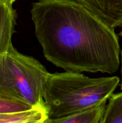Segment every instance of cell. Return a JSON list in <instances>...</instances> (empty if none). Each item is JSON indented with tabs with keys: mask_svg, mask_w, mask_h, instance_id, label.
I'll use <instances>...</instances> for the list:
<instances>
[{
	"mask_svg": "<svg viewBox=\"0 0 122 123\" xmlns=\"http://www.w3.org/2000/svg\"><path fill=\"white\" fill-rule=\"evenodd\" d=\"M31 19L44 57L66 71L112 74L120 66L114 29L75 0H39Z\"/></svg>",
	"mask_w": 122,
	"mask_h": 123,
	"instance_id": "6da1fadb",
	"label": "cell"
},
{
	"mask_svg": "<svg viewBox=\"0 0 122 123\" xmlns=\"http://www.w3.org/2000/svg\"><path fill=\"white\" fill-rule=\"evenodd\" d=\"M106 101H102L70 116L53 120L50 123H100L105 113Z\"/></svg>",
	"mask_w": 122,
	"mask_h": 123,
	"instance_id": "52a82bcc",
	"label": "cell"
},
{
	"mask_svg": "<svg viewBox=\"0 0 122 123\" xmlns=\"http://www.w3.org/2000/svg\"><path fill=\"white\" fill-rule=\"evenodd\" d=\"M120 54H121V60H122V81H121V85H120V89L122 91V50H120Z\"/></svg>",
	"mask_w": 122,
	"mask_h": 123,
	"instance_id": "30bf717a",
	"label": "cell"
},
{
	"mask_svg": "<svg viewBox=\"0 0 122 123\" xmlns=\"http://www.w3.org/2000/svg\"><path fill=\"white\" fill-rule=\"evenodd\" d=\"M33 108L35 107L26 102L14 98L0 96V114L23 111Z\"/></svg>",
	"mask_w": 122,
	"mask_h": 123,
	"instance_id": "9c48e42d",
	"label": "cell"
},
{
	"mask_svg": "<svg viewBox=\"0 0 122 123\" xmlns=\"http://www.w3.org/2000/svg\"><path fill=\"white\" fill-rule=\"evenodd\" d=\"M17 17L13 4L0 1V55L13 45L11 38L15 32Z\"/></svg>",
	"mask_w": 122,
	"mask_h": 123,
	"instance_id": "5b68a950",
	"label": "cell"
},
{
	"mask_svg": "<svg viewBox=\"0 0 122 123\" xmlns=\"http://www.w3.org/2000/svg\"><path fill=\"white\" fill-rule=\"evenodd\" d=\"M47 119V111L45 106L0 114V123H45Z\"/></svg>",
	"mask_w": 122,
	"mask_h": 123,
	"instance_id": "8992f818",
	"label": "cell"
},
{
	"mask_svg": "<svg viewBox=\"0 0 122 123\" xmlns=\"http://www.w3.org/2000/svg\"><path fill=\"white\" fill-rule=\"evenodd\" d=\"M0 1H6V2H10V3L13 4V2H14V1H16V0H0Z\"/></svg>",
	"mask_w": 122,
	"mask_h": 123,
	"instance_id": "8fae6325",
	"label": "cell"
},
{
	"mask_svg": "<svg viewBox=\"0 0 122 123\" xmlns=\"http://www.w3.org/2000/svg\"><path fill=\"white\" fill-rule=\"evenodd\" d=\"M100 123H122V92L110 96Z\"/></svg>",
	"mask_w": 122,
	"mask_h": 123,
	"instance_id": "ba28073f",
	"label": "cell"
},
{
	"mask_svg": "<svg viewBox=\"0 0 122 123\" xmlns=\"http://www.w3.org/2000/svg\"><path fill=\"white\" fill-rule=\"evenodd\" d=\"M119 82L117 76L91 78L71 71L48 73L43 85V98L48 114L45 123L107 100Z\"/></svg>",
	"mask_w": 122,
	"mask_h": 123,
	"instance_id": "7a4b0ae2",
	"label": "cell"
},
{
	"mask_svg": "<svg viewBox=\"0 0 122 123\" xmlns=\"http://www.w3.org/2000/svg\"><path fill=\"white\" fill-rule=\"evenodd\" d=\"M112 28L122 26V0H75Z\"/></svg>",
	"mask_w": 122,
	"mask_h": 123,
	"instance_id": "277c9868",
	"label": "cell"
},
{
	"mask_svg": "<svg viewBox=\"0 0 122 123\" xmlns=\"http://www.w3.org/2000/svg\"><path fill=\"white\" fill-rule=\"evenodd\" d=\"M118 36H121V37H122V30L120 31V32H119V34H118Z\"/></svg>",
	"mask_w": 122,
	"mask_h": 123,
	"instance_id": "7c38bea8",
	"label": "cell"
},
{
	"mask_svg": "<svg viewBox=\"0 0 122 123\" xmlns=\"http://www.w3.org/2000/svg\"><path fill=\"white\" fill-rule=\"evenodd\" d=\"M48 73L38 60L20 54L12 45L0 55V96L45 106L43 85Z\"/></svg>",
	"mask_w": 122,
	"mask_h": 123,
	"instance_id": "3957f363",
	"label": "cell"
}]
</instances>
